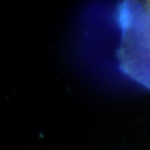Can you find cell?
<instances>
[{
	"instance_id": "obj_1",
	"label": "cell",
	"mask_w": 150,
	"mask_h": 150,
	"mask_svg": "<svg viewBox=\"0 0 150 150\" xmlns=\"http://www.w3.org/2000/svg\"><path fill=\"white\" fill-rule=\"evenodd\" d=\"M120 69L150 90V1H123L118 7Z\"/></svg>"
}]
</instances>
